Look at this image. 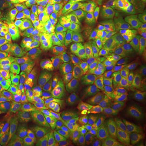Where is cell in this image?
<instances>
[{"instance_id": "obj_3", "label": "cell", "mask_w": 146, "mask_h": 146, "mask_svg": "<svg viewBox=\"0 0 146 146\" xmlns=\"http://www.w3.org/2000/svg\"><path fill=\"white\" fill-rule=\"evenodd\" d=\"M35 129L44 146H80L73 110L63 115L51 116L35 108Z\"/></svg>"}, {"instance_id": "obj_18", "label": "cell", "mask_w": 146, "mask_h": 146, "mask_svg": "<svg viewBox=\"0 0 146 146\" xmlns=\"http://www.w3.org/2000/svg\"><path fill=\"white\" fill-rule=\"evenodd\" d=\"M26 98L22 94L14 92L3 82H0V108L5 107L7 105L14 103V102H21Z\"/></svg>"}, {"instance_id": "obj_10", "label": "cell", "mask_w": 146, "mask_h": 146, "mask_svg": "<svg viewBox=\"0 0 146 146\" xmlns=\"http://www.w3.org/2000/svg\"><path fill=\"white\" fill-rule=\"evenodd\" d=\"M120 78L125 82L131 93L135 92L146 81V62L127 51L121 60Z\"/></svg>"}, {"instance_id": "obj_9", "label": "cell", "mask_w": 146, "mask_h": 146, "mask_svg": "<svg viewBox=\"0 0 146 146\" xmlns=\"http://www.w3.org/2000/svg\"><path fill=\"white\" fill-rule=\"evenodd\" d=\"M93 89V82L89 78H72L62 81L56 90V96L69 108L78 110L82 107Z\"/></svg>"}, {"instance_id": "obj_4", "label": "cell", "mask_w": 146, "mask_h": 146, "mask_svg": "<svg viewBox=\"0 0 146 146\" xmlns=\"http://www.w3.org/2000/svg\"><path fill=\"white\" fill-rule=\"evenodd\" d=\"M136 111L130 101L119 110L104 117L99 125L91 128L84 141L93 146H121L125 132L134 119Z\"/></svg>"}, {"instance_id": "obj_26", "label": "cell", "mask_w": 146, "mask_h": 146, "mask_svg": "<svg viewBox=\"0 0 146 146\" xmlns=\"http://www.w3.org/2000/svg\"><path fill=\"white\" fill-rule=\"evenodd\" d=\"M5 61H7V58H5V50L3 48L2 42L0 40V63H3Z\"/></svg>"}, {"instance_id": "obj_12", "label": "cell", "mask_w": 146, "mask_h": 146, "mask_svg": "<svg viewBox=\"0 0 146 146\" xmlns=\"http://www.w3.org/2000/svg\"><path fill=\"white\" fill-rule=\"evenodd\" d=\"M127 51L146 62V17L131 20L125 25Z\"/></svg>"}, {"instance_id": "obj_16", "label": "cell", "mask_w": 146, "mask_h": 146, "mask_svg": "<svg viewBox=\"0 0 146 146\" xmlns=\"http://www.w3.org/2000/svg\"><path fill=\"white\" fill-rule=\"evenodd\" d=\"M35 17H36L37 24V34L39 36L48 35L55 29L58 24L55 19H52L44 11L35 8Z\"/></svg>"}, {"instance_id": "obj_23", "label": "cell", "mask_w": 146, "mask_h": 146, "mask_svg": "<svg viewBox=\"0 0 146 146\" xmlns=\"http://www.w3.org/2000/svg\"><path fill=\"white\" fill-rule=\"evenodd\" d=\"M16 103H17V102L11 103V104L7 105V106L2 107V108H0V130L9 122L11 116H12V114H13L14 110H15Z\"/></svg>"}, {"instance_id": "obj_20", "label": "cell", "mask_w": 146, "mask_h": 146, "mask_svg": "<svg viewBox=\"0 0 146 146\" xmlns=\"http://www.w3.org/2000/svg\"><path fill=\"white\" fill-rule=\"evenodd\" d=\"M130 103L134 105L137 111L146 113V81L135 92L131 93Z\"/></svg>"}, {"instance_id": "obj_21", "label": "cell", "mask_w": 146, "mask_h": 146, "mask_svg": "<svg viewBox=\"0 0 146 146\" xmlns=\"http://www.w3.org/2000/svg\"><path fill=\"white\" fill-rule=\"evenodd\" d=\"M16 146H44V144L39 133L37 132L36 129H34L31 133H28L25 137H23Z\"/></svg>"}, {"instance_id": "obj_11", "label": "cell", "mask_w": 146, "mask_h": 146, "mask_svg": "<svg viewBox=\"0 0 146 146\" xmlns=\"http://www.w3.org/2000/svg\"><path fill=\"white\" fill-rule=\"evenodd\" d=\"M0 11L12 17L27 34H37L35 8L21 0H0Z\"/></svg>"}, {"instance_id": "obj_25", "label": "cell", "mask_w": 146, "mask_h": 146, "mask_svg": "<svg viewBox=\"0 0 146 146\" xmlns=\"http://www.w3.org/2000/svg\"><path fill=\"white\" fill-rule=\"evenodd\" d=\"M23 1L24 3H26L28 5H31V7H34V8H38V9H40L41 10V0H21Z\"/></svg>"}, {"instance_id": "obj_19", "label": "cell", "mask_w": 146, "mask_h": 146, "mask_svg": "<svg viewBox=\"0 0 146 146\" xmlns=\"http://www.w3.org/2000/svg\"><path fill=\"white\" fill-rule=\"evenodd\" d=\"M23 74L17 68L13 67L8 61L0 63V82H5L8 80H22Z\"/></svg>"}, {"instance_id": "obj_6", "label": "cell", "mask_w": 146, "mask_h": 146, "mask_svg": "<svg viewBox=\"0 0 146 146\" xmlns=\"http://www.w3.org/2000/svg\"><path fill=\"white\" fill-rule=\"evenodd\" d=\"M89 47L99 58L103 68V74L110 75L114 78L120 77L123 42L108 33H105L95 37Z\"/></svg>"}, {"instance_id": "obj_5", "label": "cell", "mask_w": 146, "mask_h": 146, "mask_svg": "<svg viewBox=\"0 0 146 146\" xmlns=\"http://www.w3.org/2000/svg\"><path fill=\"white\" fill-rule=\"evenodd\" d=\"M55 21L75 47H81L99 35L108 33L106 25L96 13L92 15L68 13L56 16Z\"/></svg>"}, {"instance_id": "obj_17", "label": "cell", "mask_w": 146, "mask_h": 146, "mask_svg": "<svg viewBox=\"0 0 146 146\" xmlns=\"http://www.w3.org/2000/svg\"><path fill=\"white\" fill-rule=\"evenodd\" d=\"M23 137L25 136L22 134V132L17 128H15L10 122L0 130V142L7 146H15L19 144Z\"/></svg>"}, {"instance_id": "obj_1", "label": "cell", "mask_w": 146, "mask_h": 146, "mask_svg": "<svg viewBox=\"0 0 146 146\" xmlns=\"http://www.w3.org/2000/svg\"><path fill=\"white\" fill-rule=\"evenodd\" d=\"M88 78L93 82V89L87 103L77 110L84 127L101 121L129 101L122 84L114 77L92 74Z\"/></svg>"}, {"instance_id": "obj_8", "label": "cell", "mask_w": 146, "mask_h": 146, "mask_svg": "<svg viewBox=\"0 0 146 146\" xmlns=\"http://www.w3.org/2000/svg\"><path fill=\"white\" fill-rule=\"evenodd\" d=\"M62 81L87 74H103V68L96 54L89 47L76 49L63 69Z\"/></svg>"}, {"instance_id": "obj_7", "label": "cell", "mask_w": 146, "mask_h": 146, "mask_svg": "<svg viewBox=\"0 0 146 146\" xmlns=\"http://www.w3.org/2000/svg\"><path fill=\"white\" fill-rule=\"evenodd\" d=\"M146 0H114L101 9V17L106 27L118 29L131 20L145 13Z\"/></svg>"}, {"instance_id": "obj_27", "label": "cell", "mask_w": 146, "mask_h": 146, "mask_svg": "<svg viewBox=\"0 0 146 146\" xmlns=\"http://www.w3.org/2000/svg\"><path fill=\"white\" fill-rule=\"evenodd\" d=\"M145 13H146V5H145Z\"/></svg>"}, {"instance_id": "obj_15", "label": "cell", "mask_w": 146, "mask_h": 146, "mask_svg": "<svg viewBox=\"0 0 146 146\" xmlns=\"http://www.w3.org/2000/svg\"><path fill=\"white\" fill-rule=\"evenodd\" d=\"M137 139H146V113L142 111H136L134 119L125 132L123 143Z\"/></svg>"}, {"instance_id": "obj_22", "label": "cell", "mask_w": 146, "mask_h": 146, "mask_svg": "<svg viewBox=\"0 0 146 146\" xmlns=\"http://www.w3.org/2000/svg\"><path fill=\"white\" fill-rule=\"evenodd\" d=\"M114 0H74L75 5H77V9L82 11H88L93 9L95 7H99L101 5L110 3Z\"/></svg>"}, {"instance_id": "obj_28", "label": "cell", "mask_w": 146, "mask_h": 146, "mask_svg": "<svg viewBox=\"0 0 146 146\" xmlns=\"http://www.w3.org/2000/svg\"><path fill=\"white\" fill-rule=\"evenodd\" d=\"M0 146H3V145H1V144H0Z\"/></svg>"}, {"instance_id": "obj_14", "label": "cell", "mask_w": 146, "mask_h": 146, "mask_svg": "<svg viewBox=\"0 0 146 146\" xmlns=\"http://www.w3.org/2000/svg\"><path fill=\"white\" fill-rule=\"evenodd\" d=\"M41 10L58 15L76 13L78 9L74 0H41Z\"/></svg>"}, {"instance_id": "obj_2", "label": "cell", "mask_w": 146, "mask_h": 146, "mask_svg": "<svg viewBox=\"0 0 146 146\" xmlns=\"http://www.w3.org/2000/svg\"><path fill=\"white\" fill-rule=\"evenodd\" d=\"M72 42L64 33H56L47 37L37 49V76L47 89L53 90L62 75L63 65L72 50Z\"/></svg>"}, {"instance_id": "obj_13", "label": "cell", "mask_w": 146, "mask_h": 146, "mask_svg": "<svg viewBox=\"0 0 146 146\" xmlns=\"http://www.w3.org/2000/svg\"><path fill=\"white\" fill-rule=\"evenodd\" d=\"M27 34L25 29L20 26L12 17L0 11V38L5 40L15 39L17 36Z\"/></svg>"}, {"instance_id": "obj_24", "label": "cell", "mask_w": 146, "mask_h": 146, "mask_svg": "<svg viewBox=\"0 0 146 146\" xmlns=\"http://www.w3.org/2000/svg\"><path fill=\"white\" fill-rule=\"evenodd\" d=\"M122 146H146V139H137L133 141L123 143Z\"/></svg>"}]
</instances>
